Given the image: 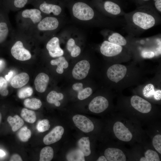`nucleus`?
<instances>
[{"instance_id": "nucleus-23", "label": "nucleus", "mask_w": 161, "mask_h": 161, "mask_svg": "<svg viewBox=\"0 0 161 161\" xmlns=\"http://www.w3.org/2000/svg\"><path fill=\"white\" fill-rule=\"evenodd\" d=\"M7 121L13 131H16L23 125L24 123L23 120L17 115H16L13 117L9 116L7 118Z\"/></svg>"}, {"instance_id": "nucleus-6", "label": "nucleus", "mask_w": 161, "mask_h": 161, "mask_svg": "<svg viewBox=\"0 0 161 161\" xmlns=\"http://www.w3.org/2000/svg\"><path fill=\"white\" fill-rule=\"evenodd\" d=\"M11 53L14 58L19 61H27L31 57L30 52L24 47L22 42L19 40L17 41L13 46Z\"/></svg>"}, {"instance_id": "nucleus-22", "label": "nucleus", "mask_w": 161, "mask_h": 161, "mask_svg": "<svg viewBox=\"0 0 161 161\" xmlns=\"http://www.w3.org/2000/svg\"><path fill=\"white\" fill-rule=\"evenodd\" d=\"M104 7L108 13L114 15L119 14L121 11L120 6L117 4L110 1L105 2Z\"/></svg>"}, {"instance_id": "nucleus-43", "label": "nucleus", "mask_w": 161, "mask_h": 161, "mask_svg": "<svg viewBox=\"0 0 161 161\" xmlns=\"http://www.w3.org/2000/svg\"><path fill=\"white\" fill-rule=\"evenodd\" d=\"M154 97L156 100H160L161 99V90L159 89L155 91Z\"/></svg>"}, {"instance_id": "nucleus-5", "label": "nucleus", "mask_w": 161, "mask_h": 161, "mask_svg": "<svg viewBox=\"0 0 161 161\" xmlns=\"http://www.w3.org/2000/svg\"><path fill=\"white\" fill-rule=\"evenodd\" d=\"M130 103L133 108L143 114H148L152 109L150 103L138 95L132 96L130 99Z\"/></svg>"}, {"instance_id": "nucleus-26", "label": "nucleus", "mask_w": 161, "mask_h": 161, "mask_svg": "<svg viewBox=\"0 0 161 161\" xmlns=\"http://www.w3.org/2000/svg\"><path fill=\"white\" fill-rule=\"evenodd\" d=\"M5 7L7 9L14 7L21 8L24 7L30 0H2Z\"/></svg>"}, {"instance_id": "nucleus-7", "label": "nucleus", "mask_w": 161, "mask_h": 161, "mask_svg": "<svg viewBox=\"0 0 161 161\" xmlns=\"http://www.w3.org/2000/svg\"><path fill=\"white\" fill-rule=\"evenodd\" d=\"M89 62L85 60H81L75 65L72 71L74 78L78 80L83 79L87 76L90 69Z\"/></svg>"}, {"instance_id": "nucleus-39", "label": "nucleus", "mask_w": 161, "mask_h": 161, "mask_svg": "<svg viewBox=\"0 0 161 161\" xmlns=\"http://www.w3.org/2000/svg\"><path fill=\"white\" fill-rule=\"evenodd\" d=\"M73 89L78 92L82 90L83 88V85L81 83H76L72 86Z\"/></svg>"}, {"instance_id": "nucleus-15", "label": "nucleus", "mask_w": 161, "mask_h": 161, "mask_svg": "<svg viewBox=\"0 0 161 161\" xmlns=\"http://www.w3.org/2000/svg\"><path fill=\"white\" fill-rule=\"evenodd\" d=\"M58 25L59 22L56 18L47 17L38 23L37 28L41 31L53 30L57 29Z\"/></svg>"}, {"instance_id": "nucleus-29", "label": "nucleus", "mask_w": 161, "mask_h": 161, "mask_svg": "<svg viewBox=\"0 0 161 161\" xmlns=\"http://www.w3.org/2000/svg\"><path fill=\"white\" fill-rule=\"evenodd\" d=\"M108 41L121 46L126 45L127 41L126 38L120 34L114 32L108 37Z\"/></svg>"}, {"instance_id": "nucleus-38", "label": "nucleus", "mask_w": 161, "mask_h": 161, "mask_svg": "<svg viewBox=\"0 0 161 161\" xmlns=\"http://www.w3.org/2000/svg\"><path fill=\"white\" fill-rule=\"evenodd\" d=\"M78 98L80 100H84L89 96L92 93V90L91 88L88 87L83 89L78 92Z\"/></svg>"}, {"instance_id": "nucleus-19", "label": "nucleus", "mask_w": 161, "mask_h": 161, "mask_svg": "<svg viewBox=\"0 0 161 161\" xmlns=\"http://www.w3.org/2000/svg\"><path fill=\"white\" fill-rule=\"evenodd\" d=\"M39 8L41 11L45 13L49 14L52 13L55 16L59 15L61 12V8L59 5L45 2L40 4Z\"/></svg>"}, {"instance_id": "nucleus-37", "label": "nucleus", "mask_w": 161, "mask_h": 161, "mask_svg": "<svg viewBox=\"0 0 161 161\" xmlns=\"http://www.w3.org/2000/svg\"><path fill=\"white\" fill-rule=\"evenodd\" d=\"M155 91L154 85L151 83L146 85L143 89V94L146 98H150L154 96Z\"/></svg>"}, {"instance_id": "nucleus-8", "label": "nucleus", "mask_w": 161, "mask_h": 161, "mask_svg": "<svg viewBox=\"0 0 161 161\" xmlns=\"http://www.w3.org/2000/svg\"><path fill=\"white\" fill-rule=\"evenodd\" d=\"M72 120L75 126L84 132L88 133L94 129V126L92 122L85 116L77 114L73 117Z\"/></svg>"}, {"instance_id": "nucleus-41", "label": "nucleus", "mask_w": 161, "mask_h": 161, "mask_svg": "<svg viewBox=\"0 0 161 161\" xmlns=\"http://www.w3.org/2000/svg\"><path fill=\"white\" fill-rule=\"evenodd\" d=\"M10 161H22V160L21 156L17 154L13 155L10 160Z\"/></svg>"}, {"instance_id": "nucleus-2", "label": "nucleus", "mask_w": 161, "mask_h": 161, "mask_svg": "<svg viewBox=\"0 0 161 161\" xmlns=\"http://www.w3.org/2000/svg\"><path fill=\"white\" fill-rule=\"evenodd\" d=\"M112 129L115 137L120 141L129 142L134 138V134L130 129L122 121L117 120L114 123Z\"/></svg>"}, {"instance_id": "nucleus-10", "label": "nucleus", "mask_w": 161, "mask_h": 161, "mask_svg": "<svg viewBox=\"0 0 161 161\" xmlns=\"http://www.w3.org/2000/svg\"><path fill=\"white\" fill-rule=\"evenodd\" d=\"M7 10L0 4V44L6 41L9 34V29L6 14Z\"/></svg>"}, {"instance_id": "nucleus-51", "label": "nucleus", "mask_w": 161, "mask_h": 161, "mask_svg": "<svg viewBox=\"0 0 161 161\" xmlns=\"http://www.w3.org/2000/svg\"><path fill=\"white\" fill-rule=\"evenodd\" d=\"M142 1H149L150 0H141Z\"/></svg>"}, {"instance_id": "nucleus-20", "label": "nucleus", "mask_w": 161, "mask_h": 161, "mask_svg": "<svg viewBox=\"0 0 161 161\" xmlns=\"http://www.w3.org/2000/svg\"><path fill=\"white\" fill-rule=\"evenodd\" d=\"M50 64L52 65H57L56 72L58 74H62L64 72V69L67 68L69 66L68 62L65 58L61 56L55 59L52 60Z\"/></svg>"}, {"instance_id": "nucleus-50", "label": "nucleus", "mask_w": 161, "mask_h": 161, "mask_svg": "<svg viewBox=\"0 0 161 161\" xmlns=\"http://www.w3.org/2000/svg\"><path fill=\"white\" fill-rule=\"evenodd\" d=\"M1 117H2V116H1V113L0 112V123H1Z\"/></svg>"}, {"instance_id": "nucleus-16", "label": "nucleus", "mask_w": 161, "mask_h": 161, "mask_svg": "<svg viewBox=\"0 0 161 161\" xmlns=\"http://www.w3.org/2000/svg\"><path fill=\"white\" fill-rule=\"evenodd\" d=\"M49 80V77L47 74L44 73H39L34 80L36 90L41 93L44 92L47 88Z\"/></svg>"}, {"instance_id": "nucleus-21", "label": "nucleus", "mask_w": 161, "mask_h": 161, "mask_svg": "<svg viewBox=\"0 0 161 161\" xmlns=\"http://www.w3.org/2000/svg\"><path fill=\"white\" fill-rule=\"evenodd\" d=\"M78 148L83 153L84 156H87L91 153L90 143L89 137L81 138L78 143Z\"/></svg>"}, {"instance_id": "nucleus-45", "label": "nucleus", "mask_w": 161, "mask_h": 161, "mask_svg": "<svg viewBox=\"0 0 161 161\" xmlns=\"http://www.w3.org/2000/svg\"><path fill=\"white\" fill-rule=\"evenodd\" d=\"M0 93L2 96H6L8 94V91L6 88L2 89L0 90Z\"/></svg>"}, {"instance_id": "nucleus-36", "label": "nucleus", "mask_w": 161, "mask_h": 161, "mask_svg": "<svg viewBox=\"0 0 161 161\" xmlns=\"http://www.w3.org/2000/svg\"><path fill=\"white\" fill-rule=\"evenodd\" d=\"M33 92V89L31 87H24L18 91V96L20 98H24L31 96Z\"/></svg>"}, {"instance_id": "nucleus-31", "label": "nucleus", "mask_w": 161, "mask_h": 161, "mask_svg": "<svg viewBox=\"0 0 161 161\" xmlns=\"http://www.w3.org/2000/svg\"><path fill=\"white\" fill-rule=\"evenodd\" d=\"M21 115L25 121L30 123H33L36 119L35 112L34 111L26 108H23L22 109Z\"/></svg>"}, {"instance_id": "nucleus-49", "label": "nucleus", "mask_w": 161, "mask_h": 161, "mask_svg": "<svg viewBox=\"0 0 161 161\" xmlns=\"http://www.w3.org/2000/svg\"><path fill=\"white\" fill-rule=\"evenodd\" d=\"M5 152L2 150H0V157H4L5 156Z\"/></svg>"}, {"instance_id": "nucleus-44", "label": "nucleus", "mask_w": 161, "mask_h": 161, "mask_svg": "<svg viewBox=\"0 0 161 161\" xmlns=\"http://www.w3.org/2000/svg\"><path fill=\"white\" fill-rule=\"evenodd\" d=\"M154 53L152 52H143L142 56L144 58H151L154 57Z\"/></svg>"}, {"instance_id": "nucleus-24", "label": "nucleus", "mask_w": 161, "mask_h": 161, "mask_svg": "<svg viewBox=\"0 0 161 161\" xmlns=\"http://www.w3.org/2000/svg\"><path fill=\"white\" fill-rule=\"evenodd\" d=\"M63 98L64 95L63 94L52 91L48 94L47 100L49 103L54 104L56 106L59 107L61 105V103L59 101L62 100Z\"/></svg>"}, {"instance_id": "nucleus-27", "label": "nucleus", "mask_w": 161, "mask_h": 161, "mask_svg": "<svg viewBox=\"0 0 161 161\" xmlns=\"http://www.w3.org/2000/svg\"><path fill=\"white\" fill-rule=\"evenodd\" d=\"M68 161H84V155L78 148L69 152L66 156Z\"/></svg>"}, {"instance_id": "nucleus-42", "label": "nucleus", "mask_w": 161, "mask_h": 161, "mask_svg": "<svg viewBox=\"0 0 161 161\" xmlns=\"http://www.w3.org/2000/svg\"><path fill=\"white\" fill-rule=\"evenodd\" d=\"M156 8L159 11L161 12V0H154Z\"/></svg>"}, {"instance_id": "nucleus-47", "label": "nucleus", "mask_w": 161, "mask_h": 161, "mask_svg": "<svg viewBox=\"0 0 161 161\" xmlns=\"http://www.w3.org/2000/svg\"><path fill=\"white\" fill-rule=\"evenodd\" d=\"M97 161H107V160L104 156H101L97 160Z\"/></svg>"}, {"instance_id": "nucleus-17", "label": "nucleus", "mask_w": 161, "mask_h": 161, "mask_svg": "<svg viewBox=\"0 0 161 161\" xmlns=\"http://www.w3.org/2000/svg\"><path fill=\"white\" fill-rule=\"evenodd\" d=\"M21 16L23 18H30L34 24L38 23L42 18L41 11L36 8L24 10L22 11Z\"/></svg>"}, {"instance_id": "nucleus-13", "label": "nucleus", "mask_w": 161, "mask_h": 161, "mask_svg": "<svg viewBox=\"0 0 161 161\" xmlns=\"http://www.w3.org/2000/svg\"><path fill=\"white\" fill-rule=\"evenodd\" d=\"M64 132V129L62 126H56L44 137V143L49 145L56 142L61 139Z\"/></svg>"}, {"instance_id": "nucleus-4", "label": "nucleus", "mask_w": 161, "mask_h": 161, "mask_svg": "<svg viewBox=\"0 0 161 161\" xmlns=\"http://www.w3.org/2000/svg\"><path fill=\"white\" fill-rule=\"evenodd\" d=\"M127 71V68L125 66L116 64L112 65L108 69L106 74L110 80L117 83L124 77Z\"/></svg>"}, {"instance_id": "nucleus-14", "label": "nucleus", "mask_w": 161, "mask_h": 161, "mask_svg": "<svg viewBox=\"0 0 161 161\" xmlns=\"http://www.w3.org/2000/svg\"><path fill=\"white\" fill-rule=\"evenodd\" d=\"M46 48L52 57H58L64 54V51L60 46L59 39L57 37H53L48 41L46 45Z\"/></svg>"}, {"instance_id": "nucleus-9", "label": "nucleus", "mask_w": 161, "mask_h": 161, "mask_svg": "<svg viewBox=\"0 0 161 161\" xmlns=\"http://www.w3.org/2000/svg\"><path fill=\"white\" fill-rule=\"evenodd\" d=\"M109 105L108 101L106 98L98 96L91 101L89 105V109L93 113H99L105 111Z\"/></svg>"}, {"instance_id": "nucleus-46", "label": "nucleus", "mask_w": 161, "mask_h": 161, "mask_svg": "<svg viewBox=\"0 0 161 161\" xmlns=\"http://www.w3.org/2000/svg\"><path fill=\"white\" fill-rule=\"evenodd\" d=\"M13 74V72L12 71H10L8 75H5V79L7 81H8L10 80V78L12 77Z\"/></svg>"}, {"instance_id": "nucleus-11", "label": "nucleus", "mask_w": 161, "mask_h": 161, "mask_svg": "<svg viewBox=\"0 0 161 161\" xmlns=\"http://www.w3.org/2000/svg\"><path fill=\"white\" fill-rule=\"evenodd\" d=\"M122 46L112 43L108 41H104L100 48L101 53L104 55L110 57L115 56L122 51Z\"/></svg>"}, {"instance_id": "nucleus-30", "label": "nucleus", "mask_w": 161, "mask_h": 161, "mask_svg": "<svg viewBox=\"0 0 161 161\" xmlns=\"http://www.w3.org/2000/svg\"><path fill=\"white\" fill-rule=\"evenodd\" d=\"M54 151L50 146H46L41 150L40 154V161H50L53 158Z\"/></svg>"}, {"instance_id": "nucleus-40", "label": "nucleus", "mask_w": 161, "mask_h": 161, "mask_svg": "<svg viewBox=\"0 0 161 161\" xmlns=\"http://www.w3.org/2000/svg\"><path fill=\"white\" fill-rule=\"evenodd\" d=\"M7 86V80L2 77H0V90L6 89Z\"/></svg>"}, {"instance_id": "nucleus-3", "label": "nucleus", "mask_w": 161, "mask_h": 161, "mask_svg": "<svg viewBox=\"0 0 161 161\" xmlns=\"http://www.w3.org/2000/svg\"><path fill=\"white\" fill-rule=\"evenodd\" d=\"M72 10L73 16L81 20H90L94 16V12L92 9L83 2H78L75 4Z\"/></svg>"}, {"instance_id": "nucleus-33", "label": "nucleus", "mask_w": 161, "mask_h": 161, "mask_svg": "<svg viewBox=\"0 0 161 161\" xmlns=\"http://www.w3.org/2000/svg\"><path fill=\"white\" fill-rule=\"evenodd\" d=\"M31 134L30 130L27 126H24L19 131L18 136L21 141L25 142L28 141L31 137Z\"/></svg>"}, {"instance_id": "nucleus-35", "label": "nucleus", "mask_w": 161, "mask_h": 161, "mask_svg": "<svg viewBox=\"0 0 161 161\" xmlns=\"http://www.w3.org/2000/svg\"><path fill=\"white\" fill-rule=\"evenodd\" d=\"M153 146L156 151L161 154V135L159 134H155L152 139Z\"/></svg>"}, {"instance_id": "nucleus-12", "label": "nucleus", "mask_w": 161, "mask_h": 161, "mask_svg": "<svg viewBox=\"0 0 161 161\" xmlns=\"http://www.w3.org/2000/svg\"><path fill=\"white\" fill-rule=\"evenodd\" d=\"M104 155L107 161H125L126 157L121 149L116 148L109 147L104 151Z\"/></svg>"}, {"instance_id": "nucleus-48", "label": "nucleus", "mask_w": 161, "mask_h": 161, "mask_svg": "<svg viewBox=\"0 0 161 161\" xmlns=\"http://www.w3.org/2000/svg\"><path fill=\"white\" fill-rule=\"evenodd\" d=\"M4 62L3 60H0V70L3 67Z\"/></svg>"}, {"instance_id": "nucleus-25", "label": "nucleus", "mask_w": 161, "mask_h": 161, "mask_svg": "<svg viewBox=\"0 0 161 161\" xmlns=\"http://www.w3.org/2000/svg\"><path fill=\"white\" fill-rule=\"evenodd\" d=\"M140 161H160V157L156 151L148 149L144 152L143 155L139 159Z\"/></svg>"}, {"instance_id": "nucleus-18", "label": "nucleus", "mask_w": 161, "mask_h": 161, "mask_svg": "<svg viewBox=\"0 0 161 161\" xmlns=\"http://www.w3.org/2000/svg\"><path fill=\"white\" fill-rule=\"evenodd\" d=\"M29 76L26 73L22 72L17 75L11 79L10 84L15 88H19L25 85L29 81Z\"/></svg>"}, {"instance_id": "nucleus-32", "label": "nucleus", "mask_w": 161, "mask_h": 161, "mask_svg": "<svg viewBox=\"0 0 161 161\" xmlns=\"http://www.w3.org/2000/svg\"><path fill=\"white\" fill-rule=\"evenodd\" d=\"M24 104L26 107L34 110L40 108L42 105L41 101L35 98L26 99L24 101Z\"/></svg>"}, {"instance_id": "nucleus-28", "label": "nucleus", "mask_w": 161, "mask_h": 161, "mask_svg": "<svg viewBox=\"0 0 161 161\" xmlns=\"http://www.w3.org/2000/svg\"><path fill=\"white\" fill-rule=\"evenodd\" d=\"M66 48L67 50L70 53L72 57H77L80 53V48L76 44L75 41L73 38H71L68 40L67 43Z\"/></svg>"}, {"instance_id": "nucleus-1", "label": "nucleus", "mask_w": 161, "mask_h": 161, "mask_svg": "<svg viewBox=\"0 0 161 161\" xmlns=\"http://www.w3.org/2000/svg\"><path fill=\"white\" fill-rule=\"evenodd\" d=\"M133 23L143 30H146L153 27L155 24V18L151 14L144 11H138L132 16Z\"/></svg>"}, {"instance_id": "nucleus-34", "label": "nucleus", "mask_w": 161, "mask_h": 161, "mask_svg": "<svg viewBox=\"0 0 161 161\" xmlns=\"http://www.w3.org/2000/svg\"><path fill=\"white\" fill-rule=\"evenodd\" d=\"M50 127L49 120L44 119L39 121L37 125L36 128L40 132H44L48 130Z\"/></svg>"}]
</instances>
